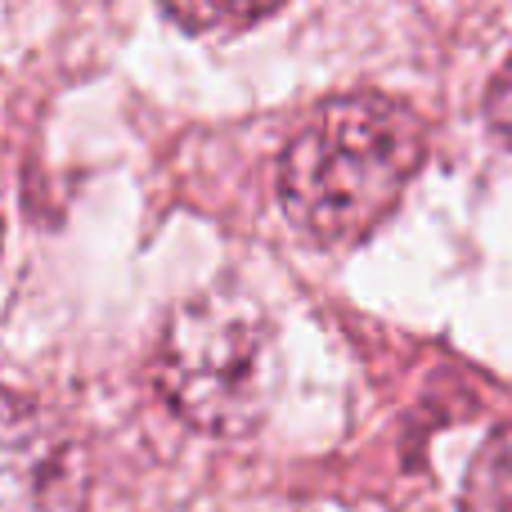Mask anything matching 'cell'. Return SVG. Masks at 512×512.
I'll list each match as a JSON object with an SVG mask.
<instances>
[{"mask_svg":"<svg viewBox=\"0 0 512 512\" xmlns=\"http://www.w3.org/2000/svg\"><path fill=\"white\" fill-rule=\"evenodd\" d=\"M288 0H162V14L194 36H216V32H243L256 27L261 18L279 14Z\"/></svg>","mask_w":512,"mask_h":512,"instance_id":"4","label":"cell"},{"mask_svg":"<svg viewBox=\"0 0 512 512\" xmlns=\"http://www.w3.org/2000/svg\"><path fill=\"white\" fill-rule=\"evenodd\" d=\"M158 391L194 432L248 436L279 396V342L252 297L212 288L171 310L158 342Z\"/></svg>","mask_w":512,"mask_h":512,"instance_id":"2","label":"cell"},{"mask_svg":"<svg viewBox=\"0 0 512 512\" xmlns=\"http://www.w3.org/2000/svg\"><path fill=\"white\" fill-rule=\"evenodd\" d=\"M486 122H490V131L512 149V59L499 68L495 86L486 90Z\"/></svg>","mask_w":512,"mask_h":512,"instance_id":"6","label":"cell"},{"mask_svg":"<svg viewBox=\"0 0 512 512\" xmlns=\"http://www.w3.org/2000/svg\"><path fill=\"white\" fill-rule=\"evenodd\" d=\"M86 454L36 400L0 391V512H77Z\"/></svg>","mask_w":512,"mask_h":512,"instance_id":"3","label":"cell"},{"mask_svg":"<svg viewBox=\"0 0 512 512\" xmlns=\"http://www.w3.org/2000/svg\"><path fill=\"white\" fill-rule=\"evenodd\" d=\"M427 158V126L409 104L378 90L319 104L279 162V203L315 243H355L409 189Z\"/></svg>","mask_w":512,"mask_h":512,"instance_id":"1","label":"cell"},{"mask_svg":"<svg viewBox=\"0 0 512 512\" xmlns=\"http://www.w3.org/2000/svg\"><path fill=\"white\" fill-rule=\"evenodd\" d=\"M463 512H512V427H499L477 450L463 481Z\"/></svg>","mask_w":512,"mask_h":512,"instance_id":"5","label":"cell"}]
</instances>
